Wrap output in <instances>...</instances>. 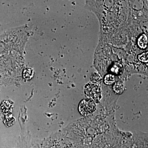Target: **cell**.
Instances as JSON below:
<instances>
[{
    "label": "cell",
    "instance_id": "6da1fadb",
    "mask_svg": "<svg viewBox=\"0 0 148 148\" xmlns=\"http://www.w3.org/2000/svg\"><path fill=\"white\" fill-rule=\"evenodd\" d=\"M84 93L86 97L91 99L95 103H100L102 98V91L99 84H88L84 88Z\"/></svg>",
    "mask_w": 148,
    "mask_h": 148
},
{
    "label": "cell",
    "instance_id": "7a4b0ae2",
    "mask_svg": "<svg viewBox=\"0 0 148 148\" xmlns=\"http://www.w3.org/2000/svg\"><path fill=\"white\" fill-rule=\"evenodd\" d=\"M96 106L95 102L90 99H84L80 103L79 110L83 116H87L95 112Z\"/></svg>",
    "mask_w": 148,
    "mask_h": 148
},
{
    "label": "cell",
    "instance_id": "3957f363",
    "mask_svg": "<svg viewBox=\"0 0 148 148\" xmlns=\"http://www.w3.org/2000/svg\"><path fill=\"white\" fill-rule=\"evenodd\" d=\"M12 106L8 101H4L0 106V110L4 113L10 114L12 111Z\"/></svg>",
    "mask_w": 148,
    "mask_h": 148
},
{
    "label": "cell",
    "instance_id": "277c9868",
    "mask_svg": "<svg viewBox=\"0 0 148 148\" xmlns=\"http://www.w3.org/2000/svg\"><path fill=\"white\" fill-rule=\"evenodd\" d=\"M113 89L114 92L116 94H122L125 89V86L121 82H117L114 84Z\"/></svg>",
    "mask_w": 148,
    "mask_h": 148
},
{
    "label": "cell",
    "instance_id": "5b68a950",
    "mask_svg": "<svg viewBox=\"0 0 148 148\" xmlns=\"http://www.w3.org/2000/svg\"><path fill=\"white\" fill-rule=\"evenodd\" d=\"M16 119L15 118L11 113L7 114L5 115V119H4L3 123L6 126L10 127L15 123Z\"/></svg>",
    "mask_w": 148,
    "mask_h": 148
},
{
    "label": "cell",
    "instance_id": "8992f818",
    "mask_svg": "<svg viewBox=\"0 0 148 148\" xmlns=\"http://www.w3.org/2000/svg\"><path fill=\"white\" fill-rule=\"evenodd\" d=\"M148 38L146 35L143 34L138 38V44L139 47L142 49H145L147 47Z\"/></svg>",
    "mask_w": 148,
    "mask_h": 148
},
{
    "label": "cell",
    "instance_id": "52a82bcc",
    "mask_svg": "<svg viewBox=\"0 0 148 148\" xmlns=\"http://www.w3.org/2000/svg\"><path fill=\"white\" fill-rule=\"evenodd\" d=\"M90 80L92 83L99 84L102 82V78L100 74L98 73H94L91 75Z\"/></svg>",
    "mask_w": 148,
    "mask_h": 148
},
{
    "label": "cell",
    "instance_id": "ba28073f",
    "mask_svg": "<svg viewBox=\"0 0 148 148\" xmlns=\"http://www.w3.org/2000/svg\"><path fill=\"white\" fill-rule=\"evenodd\" d=\"M116 78L114 75L112 74L106 75L104 78V82L106 84L110 85L115 82Z\"/></svg>",
    "mask_w": 148,
    "mask_h": 148
},
{
    "label": "cell",
    "instance_id": "9c48e42d",
    "mask_svg": "<svg viewBox=\"0 0 148 148\" xmlns=\"http://www.w3.org/2000/svg\"><path fill=\"white\" fill-rule=\"evenodd\" d=\"M34 71L31 69H25L23 72V77L24 79L27 80L32 79L34 76Z\"/></svg>",
    "mask_w": 148,
    "mask_h": 148
},
{
    "label": "cell",
    "instance_id": "30bf717a",
    "mask_svg": "<svg viewBox=\"0 0 148 148\" xmlns=\"http://www.w3.org/2000/svg\"><path fill=\"white\" fill-rule=\"evenodd\" d=\"M138 59L143 63H147L148 61V52H145L138 56Z\"/></svg>",
    "mask_w": 148,
    "mask_h": 148
},
{
    "label": "cell",
    "instance_id": "8fae6325",
    "mask_svg": "<svg viewBox=\"0 0 148 148\" xmlns=\"http://www.w3.org/2000/svg\"><path fill=\"white\" fill-rule=\"evenodd\" d=\"M120 69H119V66L118 64H116L113 66L112 69V71L114 73L118 74L119 72Z\"/></svg>",
    "mask_w": 148,
    "mask_h": 148
}]
</instances>
